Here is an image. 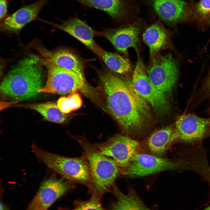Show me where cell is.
I'll return each mask as SVG.
<instances>
[{"mask_svg": "<svg viewBox=\"0 0 210 210\" xmlns=\"http://www.w3.org/2000/svg\"><path fill=\"white\" fill-rule=\"evenodd\" d=\"M100 78L108 108L122 129L130 134L142 130L150 117L147 101L130 84L115 75L106 73Z\"/></svg>", "mask_w": 210, "mask_h": 210, "instance_id": "1", "label": "cell"}, {"mask_svg": "<svg viewBox=\"0 0 210 210\" xmlns=\"http://www.w3.org/2000/svg\"><path fill=\"white\" fill-rule=\"evenodd\" d=\"M38 63L33 55L20 61L3 79L2 92L20 101L36 96L42 88V70Z\"/></svg>", "mask_w": 210, "mask_h": 210, "instance_id": "2", "label": "cell"}, {"mask_svg": "<svg viewBox=\"0 0 210 210\" xmlns=\"http://www.w3.org/2000/svg\"><path fill=\"white\" fill-rule=\"evenodd\" d=\"M83 149L82 155L89 166L91 183L88 190L92 196L100 199L103 194L111 192L120 169L113 159L103 154L84 138L77 139Z\"/></svg>", "mask_w": 210, "mask_h": 210, "instance_id": "3", "label": "cell"}, {"mask_svg": "<svg viewBox=\"0 0 210 210\" xmlns=\"http://www.w3.org/2000/svg\"><path fill=\"white\" fill-rule=\"evenodd\" d=\"M31 147L32 152L38 160L50 169L71 183L83 184L88 189L90 188V170L82 155L78 158L68 157L43 150L34 144Z\"/></svg>", "mask_w": 210, "mask_h": 210, "instance_id": "4", "label": "cell"}, {"mask_svg": "<svg viewBox=\"0 0 210 210\" xmlns=\"http://www.w3.org/2000/svg\"><path fill=\"white\" fill-rule=\"evenodd\" d=\"M150 56V61L146 68L150 81L162 93L170 92L177 80V63L170 53L163 55L159 52Z\"/></svg>", "mask_w": 210, "mask_h": 210, "instance_id": "5", "label": "cell"}, {"mask_svg": "<svg viewBox=\"0 0 210 210\" xmlns=\"http://www.w3.org/2000/svg\"><path fill=\"white\" fill-rule=\"evenodd\" d=\"M35 56L37 61L44 65L48 71L46 85L38 91V93L64 95L74 92L83 85L84 79L76 73L55 66Z\"/></svg>", "mask_w": 210, "mask_h": 210, "instance_id": "6", "label": "cell"}, {"mask_svg": "<svg viewBox=\"0 0 210 210\" xmlns=\"http://www.w3.org/2000/svg\"><path fill=\"white\" fill-rule=\"evenodd\" d=\"M103 154L114 160L122 172L139 152L140 143L128 136L117 134L104 142L93 144Z\"/></svg>", "mask_w": 210, "mask_h": 210, "instance_id": "7", "label": "cell"}, {"mask_svg": "<svg viewBox=\"0 0 210 210\" xmlns=\"http://www.w3.org/2000/svg\"><path fill=\"white\" fill-rule=\"evenodd\" d=\"M136 51L137 59L130 85L134 90L148 102L154 109L165 111L167 110L168 105L164 94L159 91L151 83L138 49Z\"/></svg>", "mask_w": 210, "mask_h": 210, "instance_id": "8", "label": "cell"}, {"mask_svg": "<svg viewBox=\"0 0 210 210\" xmlns=\"http://www.w3.org/2000/svg\"><path fill=\"white\" fill-rule=\"evenodd\" d=\"M52 175L44 180L27 210H47L56 200L72 187L71 183L63 178Z\"/></svg>", "mask_w": 210, "mask_h": 210, "instance_id": "9", "label": "cell"}, {"mask_svg": "<svg viewBox=\"0 0 210 210\" xmlns=\"http://www.w3.org/2000/svg\"><path fill=\"white\" fill-rule=\"evenodd\" d=\"M176 163L167 159L147 153L137 154L122 174L132 177H141L173 169Z\"/></svg>", "mask_w": 210, "mask_h": 210, "instance_id": "10", "label": "cell"}, {"mask_svg": "<svg viewBox=\"0 0 210 210\" xmlns=\"http://www.w3.org/2000/svg\"><path fill=\"white\" fill-rule=\"evenodd\" d=\"M210 130V119L188 114L179 117L175 125L174 140L192 143L204 137Z\"/></svg>", "mask_w": 210, "mask_h": 210, "instance_id": "11", "label": "cell"}, {"mask_svg": "<svg viewBox=\"0 0 210 210\" xmlns=\"http://www.w3.org/2000/svg\"><path fill=\"white\" fill-rule=\"evenodd\" d=\"M34 48L41 57H38L55 66L73 71L84 79V65L75 54L63 49L49 50L40 45H35Z\"/></svg>", "mask_w": 210, "mask_h": 210, "instance_id": "12", "label": "cell"}, {"mask_svg": "<svg viewBox=\"0 0 210 210\" xmlns=\"http://www.w3.org/2000/svg\"><path fill=\"white\" fill-rule=\"evenodd\" d=\"M140 29L134 24L113 29H107L103 32H96V34L108 40L119 52L125 55L130 47L137 49Z\"/></svg>", "mask_w": 210, "mask_h": 210, "instance_id": "13", "label": "cell"}, {"mask_svg": "<svg viewBox=\"0 0 210 210\" xmlns=\"http://www.w3.org/2000/svg\"><path fill=\"white\" fill-rule=\"evenodd\" d=\"M39 20L67 33L93 52L98 45L94 39L96 32L84 22L77 17H72L63 21L60 24L40 18Z\"/></svg>", "mask_w": 210, "mask_h": 210, "instance_id": "14", "label": "cell"}, {"mask_svg": "<svg viewBox=\"0 0 210 210\" xmlns=\"http://www.w3.org/2000/svg\"><path fill=\"white\" fill-rule=\"evenodd\" d=\"M50 0H39L24 5L3 20V29L10 31L18 32L27 24L38 20L39 12Z\"/></svg>", "mask_w": 210, "mask_h": 210, "instance_id": "15", "label": "cell"}, {"mask_svg": "<svg viewBox=\"0 0 210 210\" xmlns=\"http://www.w3.org/2000/svg\"><path fill=\"white\" fill-rule=\"evenodd\" d=\"M154 9L166 23L175 25L187 21L185 12L188 2L182 0H152Z\"/></svg>", "mask_w": 210, "mask_h": 210, "instance_id": "16", "label": "cell"}, {"mask_svg": "<svg viewBox=\"0 0 210 210\" xmlns=\"http://www.w3.org/2000/svg\"><path fill=\"white\" fill-rule=\"evenodd\" d=\"M143 39L149 48L150 56L162 50L173 49L170 32L159 22L147 29L143 34Z\"/></svg>", "mask_w": 210, "mask_h": 210, "instance_id": "17", "label": "cell"}, {"mask_svg": "<svg viewBox=\"0 0 210 210\" xmlns=\"http://www.w3.org/2000/svg\"><path fill=\"white\" fill-rule=\"evenodd\" d=\"M175 126H169L155 131L150 136L147 146L152 155L162 157L174 140Z\"/></svg>", "mask_w": 210, "mask_h": 210, "instance_id": "18", "label": "cell"}, {"mask_svg": "<svg viewBox=\"0 0 210 210\" xmlns=\"http://www.w3.org/2000/svg\"><path fill=\"white\" fill-rule=\"evenodd\" d=\"M94 52L115 72L125 74L132 71V66L130 61L124 57L106 51L99 45Z\"/></svg>", "mask_w": 210, "mask_h": 210, "instance_id": "19", "label": "cell"}, {"mask_svg": "<svg viewBox=\"0 0 210 210\" xmlns=\"http://www.w3.org/2000/svg\"><path fill=\"white\" fill-rule=\"evenodd\" d=\"M185 12L187 21H194L202 26L210 24V0L188 3Z\"/></svg>", "mask_w": 210, "mask_h": 210, "instance_id": "20", "label": "cell"}, {"mask_svg": "<svg viewBox=\"0 0 210 210\" xmlns=\"http://www.w3.org/2000/svg\"><path fill=\"white\" fill-rule=\"evenodd\" d=\"M86 6L101 10L114 19L121 17L125 13L123 0H76Z\"/></svg>", "mask_w": 210, "mask_h": 210, "instance_id": "21", "label": "cell"}, {"mask_svg": "<svg viewBox=\"0 0 210 210\" xmlns=\"http://www.w3.org/2000/svg\"><path fill=\"white\" fill-rule=\"evenodd\" d=\"M27 107L34 110L41 114L46 120L56 123H62L66 119L65 113L59 108L57 104L47 102L29 105Z\"/></svg>", "mask_w": 210, "mask_h": 210, "instance_id": "22", "label": "cell"}, {"mask_svg": "<svg viewBox=\"0 0 210 210\" xmlns=\"http://www.w3.org/2000/svg\"><path fill=\"white\" fill-rule=\"evenodd\" d=\"M82 103L81 98L79 94L72 93L67 97L60 98L57 104L60 110L66 114L79 108Z\"/></svg>", "mask_w": 210, "mask_h": 210, "instance_id": "23", "label": "cell"}, {"mask_svg": "<svg viewBox=\"0 0 210 210\" xmlns=\"http://www.w3.org/2000/svg\"><path fill=\"white\" fill-rule=\"evenodd\" d=\"M72 209L60 207L58 210H105L101 203V199L91 196L86 201L78 200L75 201Z\"/></svg>", "mask_w": 210, "mask_h": 210, "instance_id": "24", "label": "cell"}, {"mask_svg": "<svg viewBox=\"0 0 210 210\" xmlns=\"http://www.w3.org/2000/svg\"><path fill=\"white\" fill-rule=\"evenodd\" d=\"M111 192L116 200L112 203L110 210H130V202L127 194L123 193L115 185Z\"/></svg>", "mask_w": 210, "mask_h": 210, "instance_id": "25", "label": "cell"}, {"mask_svg": "<svg viewBox=\"0 0 210 210\" xmlns=\"http://www.w3.org/2000/svg\"><path fill=\"white\" fill-rule=\"evenodd\" d=\"M127 194L130 202V210H158L156 207L152 208L148 207L133 188H129Z\"/></svg>", "mask_w": 210, "mask_h": 210, "instance_id": "26", "label": "cell"}, {"mask_svg": "<svg viewBox=\"0 0 210 210\" xmlns=\"http://www.w3.org/2000/svg\"><path fill=\"white\" fill-rule=\"evenodd\" d=\"M8 0H0V19L3 20L8 12Z\"/></svg>", "mask_w": 210, "mask_h": 210, "instance_id": "27", "label": "cell"}, {"mask_svg": "<svg viewBox=\"0 0 210 210\" xmlns=\"http://www.w3.org/2000/svg\"><path fill=\"white\" fill-rule=\"evenodd\" d=\"M204 86L208 93L210 94V71L205 80Z\"/></svg>", "mask_w": 210, "mask_h": 210, "instance_id": "28", "label": "cell"}, {"mask_svg": "<svg viewBox=\"0 0 210 210\" xmlns=\"http://www.w3.org/2000/svg\"><path fill=\"white\" fill-rule=\"evenodd\" d=\"M0 210H9L7 206L2 202H0Z\"/></svg>", "mask_w": 210, "mask_h": 210, "instance_id": "29", "label": "cell"}, {"mask_svg": "<svg viewBox=\"0 0 210 210\" xmlns=\"http://www.w3.org/2000/svg\"><path fill=\"white\" fill-rule=\"evenodd\" d=\"M203 210H210V205Z\"/></svg>", "mask_w": 210, "mask_h": 210, "instance_id": "30", "label": "cell"}, {"mask_svg": "<svg viewBox=\"0 0 210 210\" xmlns=\"http://www.w3.org/2000/svg\"><path fill=\"white\" fill-rule=\"evenodd\" d=\"M21 1L22 4H24V0H21Z\"/></svg>", "mask_w": 210, "mask_h": 210, "instance_id": "31", "label": "cell"}, {"mask_svg": "<svg viewBox=\"0 0 210 210\" xmlns=\"http://www.w3.org/2000/svg\"></svg>", "mask_w": 210, "mask_h": 210, "instance_id": "32", "label": "cell"}, {"mask_svg": "<svg viewBox=\"0 0 210 210\" xmlns=\"http://www.w3.org/2000/svg\"></svg>", "mask_w": 210, "mask_h": 210, "instance_id": "33", "label": "cell"}]
</instances>
